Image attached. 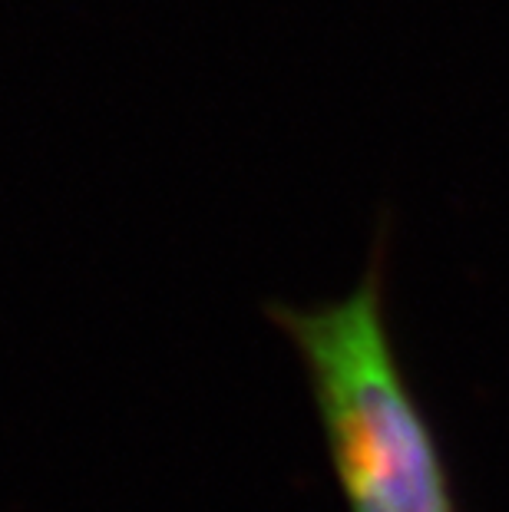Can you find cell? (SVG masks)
I'll return each instance as SVG.
<instances>
[{
    "label": "cell",
    "mask_w": 509,
    "mask_h": 512,
    "mask_svg": "<svg viewBox=\"0 0 509 512\" xmlns=\"http://www.w3.org/2000/svg\"><path fill=\"white\" fill-rule=\"evenodd\" d=\"M265 318L305 370L351 512H460L447 456L387 321V222L348 294L311 304L268 301Z\"/></svg>",
    "instance_id": "1"
}]
</instances>
